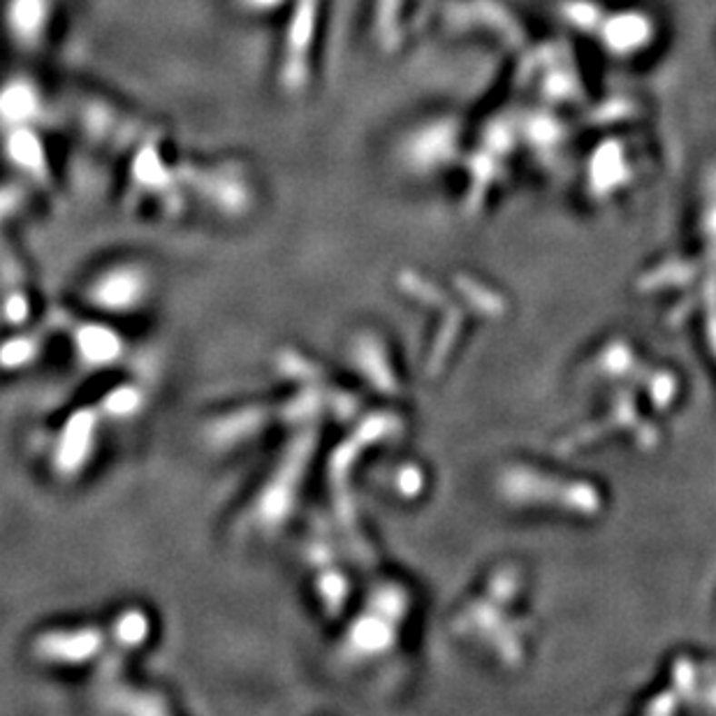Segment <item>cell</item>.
Returning <instances> with one entry per match:
<instances>
[{"label": "cell", "instance_id": "obj_1", "mask_svg": "<svg viewBox=\"0 0 716 716\" xmlns=\"http://www.w3.org/2000/svg\"><path fill=\"white\" fill-rule=\"evenodd\" d=\"M146 293H149L146 273L140 267L121 264L98 276L88 290V297L95 299L98 304L116 306L119 311H133L140 302H144Z\"/></svg>", "mask_w": 716, "mask_h": 716}, {"label": "cell", "instance_id": "obj_2", "mask_svg": "<svg viewBox=\"0 0 716 716\" xmlns=\"http://www.w3.org/2000/svg\"><path fill=\"white\" fill-rule=\"evenodd\" d=\"M40 654L45 659H52L49 663H79L77 659H91L100 647V633L94 626H82V629H63L49 631L45 638L37 642Z\"/></svg>", "mask_w": 716, "mask_h": 716}, {"label": "cell", "instance_id": "obj_3", "mask_svg": "<svg viewBox=\"0 0 716 716\" xmlns=\"http://www.w3.org/2000/svg\"><path fill=\"white\" fill-rule=\"evenodd\" d=\"M246 3L251 7H272V5H276L279 0H246Z\"/></svg>", "mask_w": 716, "mask_h": 716}]
</instances>
